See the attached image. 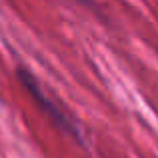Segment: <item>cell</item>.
Listing matches in <instances>:
<instances>
[{
    "mask_svg": "<svg viewBox=\"0 0 158 158\" xmlns=\"http://www.w3.org/2000/svg\"><path fill=\"white\" fill-rule=\"evenodd\" d=\"M18 78H20V82L26 86L28 92L32 94V98H34V100L38 102L40 106H42V110H44V112H48L50 120H54V122H56L64 132H68V134H72L74 138H78V130H76V126L72 124V120H70L68 116L62 112V108H60V106L54 104V102L50 100V96H48L46 92H42V90H40V86L36 84V80H34V76H32L28 70H22V68H20V70H18Z\"/></svg>",
    "mask_w": 158,
    "mask_h": 158,
    "instance_id": "6da1fadb",
    "label": "cell"
}]
</instances>
